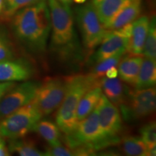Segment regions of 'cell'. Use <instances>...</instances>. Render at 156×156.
<instances>
[{
  "instance_id": "obj_12",
  "label": "cell",
  "mask_w": 156,
  "mask_h": 156,
  "mask_svg": "<svg viewBox=\"0 0 156 156\" xmlns=\"http://www.w3.org/2000/svg\"><path fill=\"white\" fill-rule=\"evenodd\" d=\"M34 67L23 58L0 62V81H26L34 75Z\"/></svg>"
},
{
  "instance_id": "obj_9",
  "label": "cell",
  "mask_w": 156,
  "mask_h": 156,
  "mask_svg": "<svg viewBox=\"0 0 156 156\" xmlns=\"http://www.w3.org/2000/svg\"><path fill=\"white\" fill-rule=\"evenodd\" d=\"M97 106L103 135L112 146L119 143V136L124 129L119 110L103 93Z\"/></svg>"
},
{
  "instance_id": "obj_27",
  "label": "cell",
  "mask_w": 156,
  "mask_h": 156,
  "mask_svg": "<svg viewBox=\"0 0 156 156\" xmlns=\"http://www.w3.org/2000/svg\"><path fill=\"white\" fill-rule=\"evenodd\" d=\"M15 57L12 44L5 35L0 32V62L13 59Z\"/></svg>"
},
{
  "instance_id": "obj_17",
  "label": "cell",
  "mask_w": 156,
  "mask_h": 156,
  "mask_svg": "<svg viewBox=\"0 0 156 156\" xmlns=\"http://www.w3.org/2000/svg\"><path fill=\"white\" fill-rule=\"evenodd\" d=\"M132 0H93V7L104 27L113 17Z\"/></svg>"
},
{
  "instance_id": "obj_1",
  "label": "cell",
  "mask_w": 156,
  "mask_h": 156,
  "mask_svg": "<svg viewBox=\"0 0 156 156\" xmlns=\"http://www.w3.org/2000/svg\"><path fill=\"white\" fill-rule=\"evenodd\" d=\"M51 22L50 49L66 64L81 62L84 52L78 40L69 5L59 0H46Z\"/></svg>"
},
{
  "instance_id": "obj_5",
  "label": "cell",
  "mask_w": 156,
  "mask_h": 156,
  "mask_svg": "<svg viewBox=\"0 0 156 156\" xmlns=\"http://www.w3.org/2000/svg\"><path fill=\"white\" fill-rule=\"evenodd\" d=\"M43 117L34 100L0 119V136L7 139L23 137L34 131Z\"/></svg>"
},
{
  "instance_id": "obj_20",
  "label": "cell",
  "mask_w": 156,
  "mask_h": 156,
  "mask_svg": "<svg viewBox=\"0 0 156 156\" xmlns=\"http://www.w3.org/2000/svg\"><path fill=\"white\" fill-rule=\"evenodd\" d=\"M34 131L37 132L50 146H56L62 144L61 132L57 124L48 119H41L36 123Z\"/></svg>"
},
{
  "instance_id": "obj_30",
  "label": "cell",
  "mask_w": 156,
  "mask_h": 156,
  "mask_svg": "<svg viewBox=\"0 0 156 156\" xmlns=\"http://www.w3.org/2000/svg\"><path fill=\"white\" fill-rule=\"evenodd\" d=\"M9 155L10 154H9L7 146L6 145L2 137L0 136V156H7Z\"/></svg>"
},
{
  "instance_id": "obj_7",
  "label": "cell",
  "mask_w": 156,
  "mask_h": 156,
  "mask_svg": "<svg viewBox=\"0 0 156 156\" xmlns=\"http://www.w3.org/2000/svg\"><path fill=\"white\" fill-rule=\"evenodd\" d=\"M156 90L155 87L130 90L127 98L119 106L122 115L126 121L145 118L155 112Z\"/></svg>"
},
{
  "instance_id": "obj_2",
  "label": "cell",
  "mask_w": 156,
  "mask_h": 156,
  "mask_svg": "<svg viewBox=\"0 0 156 156\" xmlns=\"http://www.w3.org/2000/svg\"><path fill=\"white\" fill-rule=\"evenodd\" d=\"M12 17L13 30L20 41L32 52L44 53L51 31L47 1L40 0L20 9Z\"/></svg>"
},
{
  "instance_id": "obj_11",
  "label": "cell",
  "mask_w": 156,
  "mask_h": 156,
  "mask_svg": "<svg viewBox=\"0 0 156 156\" xmlns=\"http://www.w3.org/2000/svg\"><path fill=\"white\" fill-rule=\"evenodd\" d=\"M129 38L121 36L116 30H108L101 43L100 47L98 48L90 57L88 62L95 64L102 60L114 56L120 51H126L127 49Z\"/></svg>"
},
{
  "instance_id": "obj_32",
  "label": "cell",
  "mask_w": 156,
  "mask_h": 156,
  "mask_svg": "<svg viewBox=\"0 0 156 156\" xmlns=\"http://www.w3.org/2000/svg\"><path fill=\"white\" fill-rule=\"evenodd\" d=\"M60 2H62V3L65 4V5H69L70 3H71L72 0H59Z\"/></svg>"
},
{
  "instance_id": "obj_18",
  "label": "cell",
  "mask_w": 156,
  "mask_h": 156,
  "mask_svg": "<svg viewBox=\"0 0 156 156\" xmlns=\"http://www.w3.org/2000/svg\"><path fill=\"white\" fill-rule=\"evenodd\" d=\"M102 93L101 87L99 85H95L84 94L78 103L76 112L78 122L84 119L94 110L99 102Z\"/></svg>"
},
{
  "instance_id": "obj_10",
  "label": "cell",
  "mask_w": 156,
  "mask_h": 156,
  "mask_svg": "<svg viewBox=\"0 0 156 156\" xmlns=\"http://www.w3.org/2000/svg\"><path fill=\"white\" fill-rule=\"evenodd\" d=\"M40 83L25 81L15 85L0 101V119L25 106L34 99Z\"/></svg>"
},
{
  "instance_id": "obj_13",
  "label": "cell",
  "mask_w": 156,
  "mask_h": 156,
  "mask_svg": "<svg viewBox=\"0 0 156 156\" xmlns=\"http://www.w3.org/2000/svg\"><path fill=\"white\" fill-rule=\"evenodd\" d=\"M98 85L105 96L115 106H119L125 101L130 90L120 78H107L105 76L99 79Z\"/></svg>"
},
{
  "instance_id": "obj_21",
  "label": "cell",
  "mask_w": 156,
  "mask_h": 156,
  "mask_svg": "<svg viewBox=\"0 0 156 156\" xmlns=\"http://www.w3.org/2000/svg\"><path fill=\"white\" fill-rule=\"evenodd\" d=\"M7 148L9 153H17L20 156L45 155L44 152L40 151L32 141L22 137L9 140Z\"/></svg>"
},
{
  "instance_id": "obj_4",
  "label": "cell",
  "mask_w": 156,
  "mask_h": 156,
  "mask_svg": "<svg viewBox=\"0 0 156 156\" xmlns=\"http://www.w3.org/2000/svg\"><path fill=\"white\" fill-rule=\"evenodd\" d=\"M67 146L77 149L81 155H93L98 150L112 146L103 135L99 124L98 106L83 120L75 129L65 136Z\"/></svg>"
},
{
  "instance_id": "obj_31",
  "label": "cell",
  "mask_w": 156,
  "mask_h": 156,
  "mask_svg": "<svg viewBox=\"0 0 156 156\" xmlns=\"http://www.w3.org/2000/svg\"><path fill=\"white\" fill-rule=\"evenodd\" d=\"M118 69L116 67H112L107 69L104 76L107 78H116L118 77Z\"/></svg>"
},
{
  "instance_id": "obj_26",
  "label": "cell",
  "mask_w": 156,
  "mask_h": 156,
  "mask_svg": "<svg viewBox=\"0 0 156 156\" xmlns=\"http://www.w3.org/2000/svg\"><path fill=\"white\" fill-rule=\"evenodd\" d=\"M40 0H4L3 14L6 17H12L20 9L34 5Z\"/></svg>"
},
{
  "instance_id": "obj_25",
  "label": "cell",
  "mask_w": 156,
  "mask_h": 156,
  "mask_svg": "<svg viewBox=\"0 0 156 156\" xmlns=\"http://www.w3.org/2000/svg\"><path fill=\"white\" fill-rule=\"evenodd\" d=\"M125 53L126 51H124L118 52L117 54H114V56L105 58V59L102 60V61L98 62V63L95 64L91 74L97 78H101L103 76H104L107 69L118 65L120 60L122 59V58Z\"/></svg>"
},
{
  "instance_id": "obj_29",
  "label": "cell",
  "mask_w": 156,
  "mask_h": 156,
  "mask_svg": "<svg viewBox=\"0 0 156 156\" xmlns=\"http://www.w3.org/2000/svg\"><path fill=\"white\" fill-rule=\"evenodd\" d=\"M16 83L14 82H2L0 83V101L2 100L4 95L6 94V93L11 88H12Z\"/></svg>"
},
{
  "instance_id": "obj_16",
  "label": "cell",
  "mask_w": 156,
  "mask_h": 156,
  "mask_svg": "<svg viewBox=\"0 0 156 156\" xmlns=\"http://www.w3.org/2000/svg\"><path fill=\"white\" fill-rule=\"evenodd\" d=\"M143 57L130 55L122 58L118 64V73L120 79L129 85L134 86L139 74Z\"/></svg>"
},
{
  "instance_id": "obj_15",
  "label": "cell",
  "mask_w": 156,
  "mask_h": 156,
  "mask_svg": "<svg viewBox=\"0 0 156 156\" xmlns=\"http://www.w3.org/2000/svg\"><path fill=\"white\" fill-rule=\"evenodd\" d=\"M141 10L142 0H132L113 17L105 28L108 30H114L134 22L140 17Z\"/></svg>"
},
{
  "instance_id": "obj_23",
  "label": "cell",
  "mask_w": 156,
  "mask_h": 156,
  "mask_svg": "<svg viewBox=\"0 0 156 156\" xmlns=\"http://www.w3.org/2000/svg\"><path fill=\"white\" fill-rule=\"evenodd\" d=\"M141 139L148 148L149 156L156 155V125L155 122H151L140 129Z\"/></svg>"
},
{
  "instance_id": "obj_22",
  "label": "cell",
  "mask_w": 156,
  "mask_h": 156,
  "mask_svg": "<svg viewBox=\"0 0 156 156\" xmlns=\"http://www.w3.org/2000/svg\"><path fill=\"white\" fill-rule=\"evenodd\" d=\"M121 150L126 155L149 156L148 148L140 137L125 136L119 141Z\"/></svg>"
},
{
  "instance_id": "obj_8",
  "label": "cell",
  "mask_w": 156,
  "mask_h": 156,
  "mask_svg": "<svg viewBox=\"0 0 156 156\" xmlns=\"http://www.w3.org/2000/svg\"><path fill=\"white\" fill-rule=\"evenodd\" d=\"M67 77H48L40 84L34 99L43 116L58 109L67 90Z\"/></svg>"
},
{
  "instance_id": "obj_14",
  "label": "cell",
  "mask_w": 156,
  "mask_h": 156,
  "mask_svg": "<svg viewBox=\"0 0 156 156\" xmlns=\"http://www.w3.org/2000/svg\"><path fill=\"white\" fill-rule=\"evenodd\" d=\"M149 23L150 20L145 15L139 17L132 22V36L126 49V51L131 55L140 56L142 54Z\"/></svg>"
},
{
  "instance_id": "obj_3",
  "label": "cell",
  "mask_w": 156,
  "mask_h": 156,
  "mask_svg": "<svg viewBox=\"0 0 156 156\" xmlns=\"http://www.w3.org/2000/svg\"><path fill=\"white\" fill-rule=\"evenodd\" d=\"M99 79L91 73L67 77V90L56 116V124L65 135L71 133L79 122L76 112L82 97L91 87L98 85Z\"/></svg>"
},
{
  "instance_id": "obj_34",
  "label": "cell",
  "mask_w": 156,
  "mask_h": 156,
  "mask_svg": "<svg viewBox=\"0 0 156 156\" xmlns=\"http://www.w3.org/2000/svg\"><path fill=\"white\" fill-rule=\"evenodd\" d=\"M3 6H4V0H0V14H1V12H2Z\"/></svg>"
},
{
  "instance_id": "obj_24",
  "label": "cell",
  "mask_w": 156,
  "mask_h": 156,
  "mask_svg": "<svg viewBox=\"0 0 156 156\" xmlns=\"http://www.w3.org/2000/svg\"><path fill=\"white\" fill-rule=\"evenodd\" d=\"M142 54L145 57L155 59L156 58V25L155 18L153 17L149 23V28L144 45Z\"/></svg>"
},
{
  "instance_id": "obj_33",
  "label": "cell",
  "mask_w": 156,
  "mask_h": 156,
  "mask_svg": "<svg viewBox=\"0 0 156 156\" xmlns=\"http://www.w3.org/2000/svg\"><path fill=\"white\" fill-rule=\"evenodd\" d=\"M86 0H73V2L76 4H83L85 2Z\"/></svg>"
},
{
  "instance_id": "obj_28",
  "label": "cell",
  "mask_w": 156,
  "mask_h": 156,
  "mask_svg": "<svg viewBox=\"0 0 156 156\" xmlns=\"http://www.w3.org/2000/svg\"><path fill=\"white\" fill-rule=\"evenodd\" d=\"M45 155L47 156H72L75 155L74 151L68 146L62 145V144L56 146H50L44 152Z\"/></svg>"
},
{
  "instance_id": "obj_19",
  "label": "cell",
  "mask_w": 156,
  "mask_h": 156,
  "mask_svg": "<svg viewBox=\"0 0 156 156\" xmlns=\"http://www.w3.org/2000/svg\"><path fill=\"white\" fill-rule=\"evenodd\" d=\"M156 84V62L147 57L143 58L134 89L140 90L154 87Z\"/></svg>"
},
{
  "instance_id": "obj_6",
  "label": "cell",
  "mask_w": 156,
  "mask_h": 156,
  "mask_svg": "<svg viewBox=\"0 0 156 156\" xmlns=\"http://www.w3.org/2000/svg\"><path fill=\"white\" fill-rule=\"evenodd\" d=\"M76 20L84 47L90 55L94 48L102 41L107 30L98 17L92 2L76 9Z\"/></svg>"
}]
</instances>
